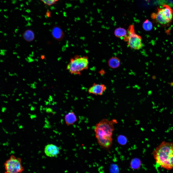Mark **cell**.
<instances>
[{
	"label": "cell",
	"instance_id": "obj_11",
	"mask_svg": "<svg viewBox=\"0 0 173 173\" xmlns=\"http://www.w3.org/2000/svg\"><path fill=\"white\" fill-rule=\"evenodd\" d=\"M108 63L110 67L112 69H115L117 68L120 66V61L118 58L116 57H113L109 59Z\"/></svg>",
	"mask_w": 173,
	"mask_h": 173
},
{
	"label": "cell",
	"instance_id": "obj_33",
	"mask_svg": "<svg viewBox=\"0 0 173 173\" xmlns=\"http://www.w3.org/2000/svg\"><path fill=\"white\" fill-rule=\"evenodd\" d=\"M38 80L40 82H41L42 81L41 79L40 78H39L38 79Z\"/></svg>",
	"mask_w": 173,
	"mask_h": 173
},
{
	"label": "cell",
	"instance_id": "obj_4",
	"mask_svg": "<svg viewBox=\"0 0 173 173\" xmlns=\"http://www.w3.org/2000/svg\"><path fill=\"white\" fill-rule=\"evenodd\" d=\"M89 63L87 56L77 55L71 58L66 69L72 74L80 75L82 71L88 69Z\"/></svg>",
	"mask_w": 173,
	"mask_h": 173
},
{
	"label": "cell",
	"instance_id": "obj_44",
	"mask_svg": "<svg viewBox=\"0 0 173 173\" xmlns=\"http://www.w3.org/2000/svg\"><path fill=\"white\" fill-rule=\"evenodd\" d=\"M14 93H13L12 94V96H13L14 95Z\"/></svg>",
	"mask_w": 173,
	"mask_h": 173
},
{
	"label": "cell",
	"instance_id": "obj_52",
	"mask_svg": "<svg viewBox=\"0 0 173 173\" xmlns=\"http://www.w3.org/2000/svg\"><path fill=\"white\" fill-rule=\"evenodd\" d=\"M43 72H44V71H43Z\"/></svg>",
	"mask_w": 173,
	"mask_h": 173
},
{
	"label": "cell",
	"instance_id": "obj_10",
	"mask_svg": "<svg viewBox=\"0 0 173 173\" xmlns=\"http://www.w3.org/2000/svg\"><path fill=\"white\" fill-rule=\"evenodd\" d=\"M77 119L75 113L73 111L69 112L65 117V123L67 126L73 124Z\"/></svg>",
	"mask_w": 173,
	"mask_h": 173
},
{
	"label": "cell",
	"instance_id": "obj_27",
	"mask_svg": "<svg viewBox=\"0 0 173 173\" xmlns=\"http://www.w3.org/2000/svg\"><path fill=\"white\" fill-rule=\"evenodd\" d=\"M15 100L16 101L18 102V101H19V99L18 98H17Z\"/></svg>",
	"mask_w": 173,
	"mask_h": 173
},
{
	"label": "cell",
	"instance_id": "obj_32",
	"mask_svg": "<svg viewBox=\"0 0 173 173\" xmlns=\"http://www.w3.org/2000/svg\"><path fill=\"white\" fill-rule=\"evenodd\" d=\"M3 102H4V103H8V102L7 101H3Z\"/></svg>",
	"mask_w": 173,
	"mask_h": 173
},
{
	"label": "cell",
	"instance_id": "obj_3",
	"mask_svg": "<svg viewBox=\"0 0 173 173\" xmlns=\"http://www.w3.org/2000/svg\"><path fill=\"white\" fill-rule=\"evenodd\" d=\"M151 17L160 25H167L173 19V9L169 5H163L161 7H157L156 12L152 13Z\"/></svg>",
	"mask_w": 173,
	"mask_h": 173
},
{
	"label": "cell",
	"instance_id": "obj_35",
	"mask_svg": "<svg viewBox=\"0 0 173 173\" xmlns=\"http://www.w3.org/2000/svg\"><path fill=\"white\" fill-rule=\"evenodd\" d=\"M25 93L26 94H28V92H25Z\"/></svg>",
	"mask_w": 173,
	"mask_h": 173
},
{
	"label": "cell",
	"instance_id": "obj_13",
	"mask_svg": "<svg viewBox=\"0 0 173 173\" xmlns=\"http://www.w3.org/2000/svg\"><path fill=\"white\" fill-rule=\"evenodd\" d=\"M141 164L140 160L138 158H135L131 160L130 162L131 168L133 170H136L140 167Z\"/></svg>",
	"mask_w": 173,
	"mask_h": 173
},
{
	"label": "cell",
	"instance_id": "obj_7",
	"mask_svg": "<svg viewBox=\"0 0 173 173\" xmlns=\"http://www.w3.org/2000/svg\"><path fill=\"white\" fill-rule=\"evenodd\" d=\"M106 89V86L104 84L94 83L89 88L88 91L91 94L101 95L103 94Z\"/></svg>",
	"mask_w": 173,
	"mask_h": 173
},
{
	"label": "cell",
	"instance_id": "obj_48",
	"mask_svg": "<svg viewBox=\"0 0 173 173\" xmlns=\"http://www.w3.org/2000/svg\"><path fill=\"white\" fill-rule=\"evenodd\" d=\"M16 83H17V84H18V83H19V82H18V81H17L16 82Z\"/></svg>",
	"mask_w": 173,
	"mask_h": 173
},
{
	"label": "cell",
	"instance_id": "obj_51",
	"mask_svg": "<svg viewBox=\"0 0 173 173\" xmlns=\"http://www.w3.org/2000/svg\"><path fill=\"white\" fill-rule=\"evenodd\" d=\"M4 72H6V70H4Z\"/></svg>",
	"mask_w": 173,
	"mask_h": 173
},
{
	"label": "cell",
	"instance_id": "obj_39",
	"mask_svg": "<svg viewBox=\"0 0 173 173\" xmlns=\"http://www.w3.org/2000/svg\"><path fill=\"white\" fill-rule=\"evenodd\" d=\"M34 83L35 84H37V82H35V81H34Z\"/></svg>",
	"mask_w": 173,
	"mask_h": 173
},
{
	"label": "cell",
	"instance_id": "obj_21",
	"mask_svg": "<svg viewBox=\"0 0 173 173\" xmlns=\"http://www.w3.org/2000/svg\"><path fill=\"white\" fill-rule=\"evenodd\" d=\"M44 102H45V104L46 105H48L49 104V102L48 101H46V100H44Z\"/></svg>",
	"mask_w": 173,
	"mask_h": 173
},
{
	"label": "cell",
	"instance_id": "obj_55",
	"mask_svg": "<svg viewBox=\"0 0 173 173\" xmlns=\"http://www.w3.org/2000/svg\"></svg>",
	"mask_w": 173,
	"mask_h": 173
},
{
	"label": "cell",
	"instance_id": "obj_40",
	"mask_svg": "<svg viewBox=\"0 0 173 173\" xmlns=\"http://www.w3.org/2000/svg\"><path fill=\"white\" fill-rule=\"evenodd\" d=\"M17 88H15L14 89V90H15V91H16V90H17Z\"/></svg>",
	"mask_w": 173,
	"mask_h": 173
},
{
	"label": "cell",
	"instance_id": "obj_49",
	"mask_svg": "<svg viewBox=\"0 0 173 173\" xmlns=\"http://www.w3.org/2000/svg\"><path fill=\"white\" fill-rule=\"evenodd\" d=\"M8 73L9 74H11L10 72H8Z\"/></svg>",
	"mask_w": 173,
	"mask_h": 173
},
{
	"label": "cell",
	"instance_id": "obj_42",
	"mask_svg": "<svg viewBox=\"0 0 173 173\" xmlns=\"http://www.w3.org/2000/svg\"><path fill=\"white\" fill-rule=\"evenodd\" d=\"M5 81H6L7 82V78H5Z\"/></svg>",
	"mask_w": 173,
	"mask_h": 173
},
{
	"label": "cell",
	"instance_id": "obj_34",
	"mask_svg": "<svg viewBox=\"0 0 173 173\" xmlns=\"http://www.w3.org/2000/svg\"><path fill=\"white\" fill-rule=\"evenodd\" d=\"M18 95L20 97L21 96L22 94L21 93H20Z\"/></svg>",
	"mask_w": 173,
	"mask_h": 173
},
{
	"label": "cell",
	"instance_id": "obj_50",
	"mask_svg": "<svg viewBox=\"0 0 173 173\" xmlns=\"http://www.w3.org/2000/svg\"><path fill=\"white\" fill-rule=\"evenodd\" d=\"M8 96H10V95L9 94H8Z\"/></svg>",
	"mask_w": 173,
	"mask_h": 173
},
{
	"label": "cell",
	"instance_id": "obj_19",
	"mask_svg": "<svg viewBox=\"0 0 173 173\" xmlns=\"http://www.w3.org/2000/svg\"><path fill=\"white\" fill-rule=\"evenodd\" d=\"M40 58L42 60L44 59L45 58V56L44 55H42L40 57Z\"/></svg>",
	"mask_w": 173,
	"mask_h": 173
},
{
	"label": "cell",
	"instance_id": "obj_43",
	"mask_svg": "<svg viewBox=\"0 0 173 173\" xmlns=\"http://www.w3.org/2000/svg\"><path fill=\"white\" fill-rule=\"evenodd\" d=\"M23 81H25V79H24V78H23Z\"/></svg>",
	"mask_w": 173,
	"mask_h": 173
},
{
	"label": "cell",
	"instance_id": "obj_24",
	"mask_svg": "<svg viewBox=\"0 0 173 173\" xmlns=\"http://www.w3.org/2000/svg\"><path fill=\"white\" fill-rule=\"evenodd\" d=\"M47 86L46 84L45 83L43 84V86H42V87L43 88L44 86Z\"/></svg>",
	"mask_w": 173,
	"mask_h": 173
},
{
	"label": "cell",
	"instance_id": "obj_36",
	"mask_svg": "<svg viewBox=\"0 0 173 173\" xmlns=\"http://www.w3.org/2000/svg\"><path fill=\"white\" fill-rule=\"evenodd\" d=\"M41 100V98H39L38 99V101H40Z\"/></svg>",
	"mask_w": 173,
	"mask_h": 173
},
{
	"label": "cell",
	"instance_id": "obj_17",
	"mask_svg": "<svg viewBox=\"0 0 173 173\" xmlns=\"http://www.w3.org/2000/svg\"><path fill=\"white\" fill-rule=\"evenodd\" d=\"M45 4L48 5H51L59 0H40Z\"/></svg>",
	"mask_w": 173,
	"mask_h": 173
},
{
	"label": "cell",
	"instance_id": "obj_12",
	"mask_svg": "<svg viewBox=\"0 0 173 173\" xmlns=\"http://www.w3.org/2000/svg\"><path fill=\"white\" fill-rule=\"evenodd\" d=\"M22 37L27 42H30L34 39V34L32 30L28 29L24 32L23 34Z\"/></svg>",
	"mask_w": 173,
	"mask_h": 173
},
{
	"label": "cell",
	"instance_id": "obj_30",
	"mask_svg": "<svg viewBox=\"0 0 173 173\" xmlns=\"http://www.w3.org/2000/svg\"><path fill=\"white\" fill-rule=\"evenodd\" d=\"M36 94L35 92H34L33 93V95L34 96H36Z\"/></svg>",
	"mask_w": 173,
	"mask_h": 173
},
{
	"label": "cell",
	"instance_id": "obj_22",
	"mask_svg": "<svg viewBox=\"0 0 173 173\" xmlns=\"http://www.w3.org/2000/svg\"><path fill=\"white\" fill-rule=\"evenodd\" d=\"M34 108L33 107L32 105L31 106V110L33 111L34 110Z\"/></svg>",
	"mask_w": 173,
	"mask_h": 173
},
{
	"label": "cell",
	"instance_id": "obj_28",
	"mask_svg": "<svg viewBox=\"0 0 173 173\" xmlns=\"http://www.w3.org/2000/svg\"><path fill=\"white\" fill-rule=\"evenodd\" d=\"M14 74L17 77H18V74H17V73H14Z\"/></svg>",
	"mask_w": 173,
	"mask_h": 173
},
{
	"label": "cell",
	"instance_id": "obj_1",
	"mask_svg": "<svg viewBox=\"0 0 173 173\" xmlns=\"http://www.w3.org/2000/svg\"><path fill=\"white\" fill-rule=\"evenodd\" d=\"M117 123L116 119L109 120L104 119L96 125L94 128L96 137L99 144L102 148L108 149L111 147L114 125Z\"/></svg>",
	"mask_w": 173,
	"mask_h": 173
},
{
	"label": "cell",
	"instance_id": "obj_9",
	"mask_svg": "<svg viewBox=\"0 0 173 173\" xmlns=\"http://www.w3.org/2000/svg\"><path fill=\"white\" fill-rule=\"evenodd\" d=\"M51 33L53 38L56 40H60L63 37V33L60 27L56 25L53 27L52 29Z\"/></svg>",
	"mask_w": 173,
	"mask_h": 173
},
{
	"label": "cell",
	"instance_id": "obj_38",
	"mask_svg": "<svg viewBox=\"0 0 173 173\" xmlns=\"http://www.w3.org/2000/svg\"><path fill=\"white\" fill-rule=\"evenodd\" d=\"M27 85H28V86H31L30 84H28V83H27Z\"/></svg>",
	"mask_w": 173,
	"mask_h": 173
},
{
	"label": "cell",
	"instance_id": "obj_18",
	"mask_svg": "<svg viewBox=\"0 0 173 173\" xmlns=\"http://www.w3.org/2000/svg\"><path fill=\"white\" fill-rule=\"evenodd\" d=\"M30 87L31 88H32L33 89H35L36 88V86L35 84L34 83H31L30 84Z\"/></svg>",
	"mask_w": 173,
	"mask_h": 173
},
{
	"label": "cell",
	"instance_id": "obj_6",
	"mask_svg": "<svg viewBox=\"0 0 173 173\" xmlns=\"http://www.w3.org/2000/svg\"><path fill=\"white\" fill-rule=\"evenodd\" d=\"M4 173H21L24 168L21 164V159L11 155L4 164Z\"/></svg>",
	"mask_w": 173,
	"mask_h": 173
},
{
	"label": "cell",
	"instance_id": "obj_45",
	"mask_svg": "<svg viewBox=\"0 0 173 173\" xmlns=\"http://www.w3.org/2000/svg\"><path fill=\"white\" fill-rule=\"evenodd\" d=\"M28 98L29 99H31V97H28Z\"/></svg>",
	"mask_w": 173,
	"mask_h": 173
},
{
	"label": "cell",
	"instance_id": "obj_14",
	"mask_svg": "<svg viewBox=\"0 0 173 173\" xmlns=\"http://www.w3.org/2000/svg\"><path fill=\"white\" fill-rule=\"evenodd\" d=\"M127 33V31L124 28L119 27L116 29L114 31L115 36L118 38H122L124 37Z\"/></svg>",
	"mask_w": 173,
	"mask_h": 173
},
{
	"label": "cell",
	"instance_id": "obj_26",
	"mask_svg": "<svg viewBox=\"0 0 173 173\" xmlns=\"http://www.w3.org/2000/svg\"><path fill=\"white\" fill-rule=\"evenodd\" d=\"M49 99H50V101H52V97H51V96H49Z\"/></svg>",
	"mask_w": 173,
	"mask_h": 173
},
{
	"label": "cell",
	"instance_id": "obj_53",
	"mask_svg": "<svg viewBox=\"0 0 173 173\" xmlns=\"http://www.w3.org/2000/svg\"><path fill=\"white\" fill-rule=\"evenodd\" d=\"M11 99V100H12V99Z\"/></svg>",
	"mask_w": 173,
	"mask_h": 173
},
{
	"label": "cell",
	"instance_id": "obj_15",
	"mask_svg": "<svg viewBox=\"0 0 173 173\" xmlns=\"http://www.w3.org/2000/svg\"><path fill=\"white\" fill-rule=\"evenodd\" d=\"M142 26L143 29L146 31H151L153 27L152 24L148 19L144 21L142 24Z\"/></svg>",
	"mask_w": 173,
	"mask_h": 173
},
{
	"label": "cell",
	"instance_id": "obj_16",
	"mask_svg": "<svg viewBox=\"0 0 173 173\" xmlns=\"http://www.w3.org/2000/svg\"><path fill=\"white\" fill-rule=\"evenodd\" d=\"M117 141L120 144L124 145L127 142L126 138L123 135H120L117 138Z\"/></svg>",
	"mask_w": 173,
	"mask_h": 173
},
{
	"label": "cell",
	"instance_id": "obj_23",
	"mask_svg": "<svg viewBox=\"0 0 173 173\" xmlns=\"http://www.w3.org/2000/svg\"><path fill=\"white\" fill-rule=\"evenodd\" d=\"M9 75L10 76H15V75L13 74H9Z\"/></svg>",
	"mask_w": 173,
	"mask_h": 173
},
{
	"label": "cell",
	"instance_id": "obj_20",
	"mask_svg": "<svg viewBox=\"0 0 173 173\" xmlns=\"http://www.w3.org/2000/svg\"><path fill=\"white\" fill-rule=\"evenodd\" d=\"M6 108H5L4 107H2V112H4L5 111V110H6Z\"/></svg>",
	"mask_w": 173,
	"mask_h": 173
},
{
	"label": "cell",
	"instance_id": "obj_41",
	"mask_svg": "<svg viewBox=\"0 0 173 173\" xmlns=\"http://www.w3.org/2000/svg\"><path fill=\"white\" fill-rule=\"evenodd\" d=\"M24 98L23 97H22L21 98V99H23Z\"/></svg>",
	"mask_w": 173,
	"mask_h": 173
},
{
	"label": "cell",
	"instance_id": "obj_46",
	"mask_svg": "<svg viewBox=\"0 0 173 173\" xmlns=\"http://www.w3.org/2000/svg\"><path fill=\"white\" fill-rule=\"evenodd\" d=\"M15 91L14 90L13 91V93H14L15 92Z\"/></svg>",
	"mask_w": 173,
	"mask_h": 173
},
{
	"label": "cell",
	"instance_id": "obj_47",
	"mask_svg": "<svg viewBox=\"0 0 173 173\" xmlns=\"http://www.w3.org/2000/svg\"><path fill=\"white\" fill-rule=\"evenodd\" d=\"M38 73H41V72L40 71H38Z\"/></svg>",
	"mask_w": 173,
	"mask_h": 173
},
{
	"label": "cell",
	"instance_id": "obj_54",
	"mask_svg": "<svg viewBox=\"0 0 173 173\" xmlns=\"http://www.w3.org/2000/svg\"><path fill=\"white\" fill-rule=\"evenodd\" d=\"M23 91H24V89H23Z\"/></svg>",
	"mask_w": 173,
	"mask_h": 173
},
{
	"label": "cell",
	"instance_id": "obj_2",
	"mask_svg": "<svg viewBox=\"0 0 173 173\" xmlns=\"http://www.w3.org/2000/svg\"><path fill=\"white\" fill-rule=\"evenodd\" d=\"M156 162L163 168L173 169V142L163 141L152 153Z\"/></svg>",
	"mask_w": 173,
	"mask_h": 173
},
{
	"label": "cell",
	"instance_id": "obj_31",
	"mask_svg": "<svg viewBox=\"0 0 173 173\" xmlns=\"http://www.w3.org/2000/svg\"><path fill=\"white\" fill-rule=\"evenodd\" d=\"M4 96H5V97H6V98H8V97L7 96L6 94H5Z\"/></svg>",
	"mask_w": 173,
	"mask_h": 173
},
{
	"label": "cell",
	"instance_id": "obj_5",
	"mask_svg": "<svg viewBox=\"0 0 173 173\" xmlns=\"http://www.w3.org/2000/svg\"><path fill=\"white\" fill-rule=\"evenodd\" d=\"M123 39L127 42L128 46L132 49L139 50L143 46L142 37L136 33L133 25H130L127 30V33Z\"/></svg>",
	"mask_w": 173,
	"mask_h": 173
},
{
	"label": "cell",
	"instance_id": "obj_25",
	"mask_svg": "<svg viewBox=\"0 0 173 173\" xmlns=\"http://www.w3.org/2000/svg\"><path fill=\"white\" fill-rule=\"evenodd\" d=\"M33 103L34 104H37V103L36 101H33Z\"/></svg>",
	"mask_w": 173,
	"mask_h": 173
},
{
	"label": "cell",
	"instance_id": "obj_29",
	"mask_svg": "<svg viewBox=\"0 0 173 173\" xmlns=\"http://www.w3.org/2000/svg\"><path fill=\"white\" fill-rule=\"evenodd\" d=\"M0 96H2V97L4 96L5 94H1Z\"/></svg>",
	"mask_w": 173,
	"mask_h": 173
},
{
	"label": "cell",
	"instance_id": "obj_37",
	"mask_svg": "<svg viewBox=\"0 0 173 173\" xmlns=\"http://www.w3.org/2000/svg\"><path fill=\"white\" fill-rule=\"evenodd\" d=\"M28 106H31L32 105H31V104H30L28 105Z\"/></svg>",
	"mask_w": 173,
	"mask_h": 173
},
{
	"label": "cell",
	"instance_id": "obj_8",
	"mask_svg": "<svg viewBox=\"0 0 173 173\" xmlns=\"http://www.w3.org/2000/svg\"><path fill=\"white\" fill-rule=\"evenodd\" d=\"M44 152L47 156L50 157H55L59 154L60 148L55 145L49 144L45 147Z\"/></svg>",
	"mask_w": 173,
	"mask_h": 173
}]
</instances>
